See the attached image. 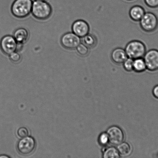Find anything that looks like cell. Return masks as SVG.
<instances>
[{
    "label": "cell",
    "instance_id": "5bb4252c",
    "mask_svg": "<svg viewBox=\"0 0 158 158\" xmlns=\"http://www.w3.org/2000/svg\"><path fill=\"white\" fill-rule=\"evenodd\" d=\"M82 38L83 44L89 49L94 48L97 46V40L95 35L89 33Z\"/></svg>",
    "mask_w": 158,
    "mask_h": 158
},
{
    "label": "cell",
    "instance_id": "d4e9b609",
    "mask_svg": "<svg viewBox=\"0 0 158 158\" xmlns=\"http://www.w3.org/2000/svg\"><path fill=\"white\" fill-rule=\"evenodd\" d=\"M9 157H10L8 156H6V155H2L0 156V158H8Z\"/></svg>",
    "mask_w": 158,
    "mask_h": 158
},
{
    "label": "cell",
    "instance_id": "7402d4cb",
    "mask_svg": "<svg viewBox=\"0 0 158 158\" xmlns=\"http://www.w3.org/2000/svg\"><path fill=\"white\" fill-rule=\"evenodd\" d=\"M17 134L19 137L23 138L27 137L29 134V131L26 128L22 127L19 128Z\"/></svg>",
    "mask_w": 158,
    "mask_h": 158
},
{
    "label": "cell",
    "instance_id": "44dd1931",
    "mask_svg": "<svg viewBox=\"0 0 158 158\" xmlns=\"http://www.w3.org/2000/svg\"><path fill=\"white\" fill-rule=\"evenodd\" d=\"M9 56L10 60L14 63H19L21 60V56L16 52H13Z\"/></svg>",
    "mask_w": 158,
    "mask_h": 158
},
{
    "label": "cell",
    "instance_id": "ffe728a7",
    "mask_svg": "<svg viewBox=\"0 0 158 158\" xmlns=\"http://www.w3.org/2000/svg\"><path fill=\"white\" fill-rule=\"evenodd\" d=\"M134 60L128 58L123 63L124 69L128 72H131L133 70Z\"/></svg>",
    "mask_w": 158,
    "mask_h": 158
},
{
    "label": "cell",
    "instance_id": "6da1fadb",
    "mask_svg": "<svg viewBox=\"0 0 158 158\" xmlns=\"http://www.w3.org/2000/svg\"><path fill=\"white\" fill-rule=\"evenodd\" d=\"M33 2L32 0H15L12 5V15L18 18H24L32 12Z\"/></svg>",
    "mask_w": 158,
    "mask_h": 158
},
{
    "label": "cell",
    "instance_id": "603a6c76",
    "mask_svg": "<svg viewBox=\"0 0 158 158\" xmlns=\"http://www.w3.org/2000/svg\"><path fill=\"white\" fill-rule=\"evenodd\" d=\"M145 4L148 7L152 9L158 7V0H144Z\"/></svg>",
    "mask_w": 158,
    "mask_h": 158
},
{
    "label": "cell",
    "instance_id": "9a60e30c",
    "mask_svg": "<svg viewBox=\"0 0 158 158\" xmlns=\"http://www.w3.org/2000/svg\"><path fill=\"white\" fill-rule=\"evenodd\" d=\"M147 69L146 64L143 58L134 60L133 70L137 73H142Z\"/></svg>",
    "mask_w": 158,
    "mask_h": 158
},
{
    "label": "cell",
    "instance_id": "7c38bea8",
    "mask_svg": "<svg viewBox=\"0 0 158 158\" xmlns=\"http://www.w3.org/2000/svg\"><path fill=\"white\" fill-rule=\"evenodd\" d=\"M145 9L142 6L135 5L130 9L129 15L131 19L135 22H139L145 13Z\"/></svg>",
    "mask_w": 158,
    "mask_h": 158
},
{
    "label": "cell",
    "instance_id": "484cf974",
    "mask_svg": "<svg viewBox=\"0 0 158 158\" xmlns=\"http://www.w3.org/2000/svg\"><path fill=\"white\" fill-rule=\"evenodd\" d=\"M35 1H46V0H35Z\"/></svg>",
    "mask_w": 158,
    "mask_h": 158
},
{
    "label": "cell",
    "instance_id": "5b68a950",
    "mask_svg": "<svg viewBox=\"0 0 158 158\" xmlns=\"http://www.w3.org/2000/svg\"><path fill=\"white\" fill-rule=\"evenodd\" d=\"M36 145V142L33 137L27 136L19 141L17 144V150L22 155H29L35 151Z\"/></svg>",
    "mask_w": 158,
    "mask_h": 158
},
{
    "label": "cell",
    "instance_id": "30bf717a",
    "mask_svg": "<svg viewBox=\"0 0 158 158\" xmlns=\"http://www.w3.org/2000/svg\"><path fill=\"white\" fill-rule=\"evenodd\" d=\"M72 32L80 38H83L89 33L90 26L89 24L84 20H77L73 24L72 26Z\"/></svg>",
    "mask_w": 158,
    "mask_h": 158
},
{
    "label": "cell",
    "instance_id": "e0dca14e",
    "mask_svg": "<svg viewBox=\"0 0 158 158\" xmlns=\"http://www.w3.org/2000/svg\"><path fill=\"white\" fill-rule=\"evenodd\" d=\"M120 157V155L117 148L114 147H109L106 148L103 153L104 158H118Z\"/></svg>",
    "mask_w": 158,
    "mask_h": 158
},
{
    "label": "cell",
    "instance_id": "8fae6325",
    "mask_svg": "<svg viewBox=\"0 0 158 158\" xmlns=\"http://www.w3.org/2000/svg\"><path fill=\"white\" fill-rule=\"evenodd\" d=\"M128 58L125 49L121 48H117L112 51L111 58L113 62L117 64H123Z\"/></svg>",
    "mask_w": 158,
    "mask_h": 158
},
{
    "label": "cell",
    "instance_id": "7a4b0ae2",
    "mask_svg": "<svg viewBox=\"0 0 158 158\" xmlns=\"http://www.w3.org/2000/svg\"><path fill=\"white\" fill-rule=\"evenodd\" d=\"M52 12V8L50 4L45 1H35L32 3L31 12L37 19H47L50 16Z\"/></svg>",
    "mask_w": 158,
    "mask_h": 158
},
{
    "label": "cell",
    "instance_id": "52a82bcc",
    "mask_svg": "<svg viewBox=\"0 0 158 158\" xmlns=\"http://www.w3.org/2000/svg\"><path fill=\"white\" fill-rule=\"evenodd\" d=\"M18 43L13 36L6 35L3 37L0 42L2 51L6 55L11 54L17 51Z\"/></svg>",
    "mask_w": 158,
    "mask_h": 158
},
{
    "label": "cell",
    "instance_id": "4316f807",
    "mask_svg": "<svg viewBox=\"0 0 158 158\" xmlns=\"http://www.w3.org/2000/svg\"><path fill=\"white\" fill-rule=\"evenodd\" d=\"M126 1H134V0H126Z\"/></svg>",
    "mask_w": 158,
    "mask_h": 158
},
{
    "label": "cell",
    "instance_id": "ba28073f",
    "mask_svg": "<svg viewBox=\"0 0 158 158\" xmlns=\"http://www.w3.org/2000/svg\"><path fill=\"white\" fill-rule=\"evenodd\" d=\"M81 42L80 38L73 32L65 34L61 39V44L63 47L71 50L76 48Z\"/></svg>",
    "mask_w": 158,
    "mask_h": 158
},
{
    "label": "cell",
    "instance_id": "8992f818",
    "mask_svg": "<svg viewBox=\"0 0 158 158\" xmlns=\"http://www.w3.org/2000/svg\"><path fill=\"white\" fill-rule=\"evenodd\" d=\"M147 69L151 72L158 70V50L153 49L146 52L143 57Z\"/></svg>",
    "mask_w": 158,
    "mask_h": 158
},
{
    "label": "cell",
    "instance_id": "9c48e42d",
    "mask_svg": "<svg viewBox=\"0 0 158 158\" xmlns=\"http://www.w3.org/2000/svg\"><path fill=\"white\" fill-rule=\"evenodd\" d=\"M107 133L109 136V142L113 145H118L123 142L124 134L121 128L113 126L108 128Z\"/></svg>",
    "mask_w": 158,
    "mask_h": 158
},
{
    "label": "cell",
    "instance_id": "4fadbf2b",
    "mask_svg": "<svg viewBox=\"0 0 158 158\" xmlns=\"http://www.w3.org/2000/svg\"><path fill=\"white\" fill-rule=\"evenodd\" d=\"M13 37L18 44H23L28 40L29 32L24 28H19L15 31Z\"/></svg>",
    "mask_w": 158,
    "mask_h": 158
},
{
    "label": "cell",
    "instance_id": "cb8c5ba5",
    "mask_svg": "<svg viewBox=\"0 0 158 158\" xmlns=\"http://www.w3.org/2000/svg\"><path fill=\"white\" fill-rule=\"evenodd\" d=\"M153 94L156 98L158 99V85L155 86L153 89Z\"/></svg>",
    "mask_w": 158,
    "mask_h": 158
},
{
    "label": "cell",
    "instance_id": "277c9868",
    "mask_svg": "<svg viewBox=\"0 0 158 158\" xmlns=\"http://www.w3.org/2000/svg\"><path fill=\"white\" fill-rule=\"evenodd\" d=\"M139 22L142 30L147 33L155 31L158 27V18L153 12H145Z\"/></svg>",
    "mask_w": 158,
    "mask_h": 158
},
{
    "label": "cell",
    "instance_id": "d6986e66",
    "mask_svg": "<svg viewBox=\"0 0 158 158\" xmlns=\"http://www.w3.org/2000/svg\"><path fill=\"white\" fill-rule=\"evenodd\" d=\"M98 141L102 146H106L109 142V136L107 133L103 132L101 133L99 136Z\"/></svg>",
    "mask_w": 158,
    "mask_h": 158
},
{
    "label": "cell",
    "instance_id": "ac0fdd59",
    "mask_svg": "<svg viewBox=\"0 0 158 158\" xmlns=\"http://www.w3.org/2000/svg\"><path fill=\"white\" fill-rule=\"evenodd\" d=\"M78 53L82 56H86L89 52V49L83 43H80L76 48Z\"/></svg>",
    "mask_w": 158,
    "mask_h": 158
},
{
    "label": "cell",
    "instance_id": "2e32d148",
    "mask_svg": "<svg viewBox=\"0 0 158 158\" xmlns=\"http://www.w3.org/2000/svg\"><path fill=\"white\" fill-rule=\"evenodd\" d=\"M117 149L120 156L126 157L129 156L131 152V148L129 144L122 142L117 145Z\"/></svg>",
    "mask_w": 158,
    "mask_h": 158
},
{
    "label": "cell",
    "instance_id": "3957f363",
    "mask_svg": "<svg viewBox=\"0 0 158 158\" xmlns=\"http://www.w3.org/2000/svg\"><path fill=\"white\" fill-rule=\"evenodd\" d=\"M125 51L128 58L135 59L143 58L147 52L144 43L139 40H133L126 44Z\"/></svg>",
    "mask_w": 158,
    "mask_h": 158
}]
</instances>
